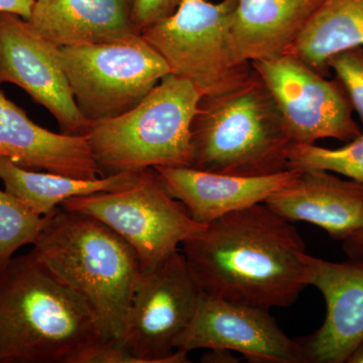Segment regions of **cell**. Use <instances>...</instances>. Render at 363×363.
Returning a JSON list of instances; mask_svg holds the SVG:
<instances>
[{"label": "cell", "mask_w": 363, "mask_h": 363, "mask_svg": "<svg viewBox=\"0 0 363 363\" xmlns=\"http://www.w3.org/2000/svg\"><path fill=\"white\" fill-rule=\"evenodd\" d=\"M182 247L210 297L269 311L294 304L308 286L302 236L264 203L215 219Z\"/></svg>", "instance_id": "1"}, {"label": "cell", "mask_w": 363, "mask_h": 363, "mask_svg": "<svg viewBox=\"0 0 363 363\" xmlns=\"http://www.w3.org/2000/svg\"><path fill=\"white\" fill-rule=\"evenodd\" d=\"M104 341L89 307L32 250L0 272V363H82Z\"/></svg>", "instance_id": "2"}, {"label": "cell", "mask_w": 363, "mask_h": 363, "mask_svg": "<svg viewBox=\"0 0 363 363\" xmlns=\"http://www.w3.org/2000/svg\"><path fill=\"white\" fill-rule=\"evenodd\" d=\"M32 252L96 318L106 340H121L142 274L133 248L101 221L62 206L45 216Z\"/></svg>", "instance_id": "3"}, {"label": "cell", "mask_w": 363, "mask_h": 363, "mask_svg": "<svg viewBox=\"0 0 363 363\" xmlns=\"http://www.w3.org/2000/svg\"><path fill=\"white\" fill-rule=\"evenodd\" d=\"M191 143L192 168L243 177L286 171L292 145L278 105L257 72L236 89L200 98Z\"/></svg>", "instance_id": "4"}, {"label": "cell", "mask_w": 363, "mask_h": 363, "mask_svg": "<svg viewBox=\"0 0 363 363\" xmlns=\"http://www.w3.org/2000/svg\"><path fill=\"white\" fill-rule=\"evenodd\" d=\"M202 95L168 74L138 106L91 124L87 133L102 175L157 167H192L191 124Z\"/></svg>", "instance_id": "5"}, {"label": "cell", "mask_w": 363, "mask_h": 363, "mask_svg": "<svg viewBox=\"0 0 363 363\" xmlns=\"http://www.w3.org/2000/svg\"><path fill=\"white\" fill-rule=\"evenodd\" d=\"M236 0H182L175 13L143 30V39L177 77L202 96H213L245 84L255 74L236 52L231 23Z\"/></svg>", "instance_id": "6"}, {"label": "cell", "mask_w": 363, "mask_h": 363, "mask_svg": "<svg viewBox=\"0 0 363 363\" xmlns=\"http://www.w3.org/2000/svg\"><path fill=\"white\" fill-rule=\"evenodd\" d=\"M74 99L89 123L130 111L171 74L142 35L111 44L60 48Z\"/></svg>", "instance_id": "7"}, {"label": "cell", "mask_w": 363, "mask_h": 363, "mask_svg": "<svg viewBox=\"0 0 363 363\" xmlns=\"http://www.w3.org/2000/svg\"><path fill=\"white\" fill-rule=\"evenodd\" d=\"M61 206L90 215L116 231L135 250L142 272L156 267L205 227L169 194L154 169H143L128 187L71 198Z\"/></svg>", "instance_id": "8"}, {"label": "cell", "mask_w": 363, "mask_h": 363, "mask_svg": "<svg viewBox=\"0 0 363 363\" xmlns=\"http://www.w3.org/2000/svg\"><path fill=\"white\" fill-rule=\"evenodd\" d=\"M202 291L180 250L142 272L119 342L138 363H187L176 342L194 318Z\"/></svg>", "instance_id": "9"}, {"label": "cell", "mask_w": 363, "mask_h": 363, "mask_svg": "<svg viewBox=\"0 0 363 363\" xmlns=\"http://www.w3.org/2000/svg\"><path fill=\"white\" fill-rule=\"evenodd\" d=\"M252 66L278 105L292 143L314 145L324 138L350 142L362 133L337 78L328 80L292 54Z\"/></svg>", "instance_id": "10"}, {"label": "cell", "mask_w": 363, "mask_h": 363, "mask_svg": "<svg viewBox=\"0 0 363 363\" xmlns=\"http://www.w3.org/2000/svg\"><path fill=\"white\" fill-rule=\"evenodd\" d=\"M18 86L58 121L62 133L87 135L91 123L78 109L58 45L28 21L0 13V84Z\"/></svg>", "instance_id": "11"}, {"label": "cell", "mask_w": 363, "mask_h": 363, "mask_svg": "<svg viewBox=\"0 0 363 363\" xmlns=\"http://www.w3.org/2000/svg\"><path fill=\"white\" fill-rule=\"evenodd\" d=\"M176 350H228L255 363L307 362L300 341L289 337L269 310L204 294Z\"/></svg>", "instance_id": "12"}, {"label": "cell", "mask_w": 363, "mask_h": 363, "mask_svg": "<svg viewBox=\"0 0 363 363\" xmlns=\"http://www.w3.org/2000/svg\"><path fill=\"white\" fill-rule=\"evenodd\" d=\"M308 286L320 291L326 303L323 324L301 339L306 362L345 363L363 343V259L329 262L306 257Z\"/></svg>", "instance_id": "13"}, {"label": "cell", "mask_w": 363, "mask_h": 363, "mask_svg": "<svg viewBox=\"0 0 363 363\" xmlns=\"http://www.w3.org/2000/svg\"><path fill=\"white\" fill-rule=\"evenodd\" d=\"M0 159L26 169L77 179L102 177L87 135H69L45 130L28 118L0 90Z\"/></svg>", "instance_id": "14"}, {"label": "cell", "mask_w": 363, "mask_h": 363, "mask_svg": "<svg viewBox=\"0 0 363 363\" xmlns=\"http://www.w3.org/2000/svg\"><path fill=\"white\" fill-rule=\"evenodd\" d=\"M160 181L198 223H208L238 210L264 203L300 175L286 169L274 175L243 177L201 171L192 167H157Z\"/></svg>", "instance_id": "15"}, {"label": "cell", "mask_w": 363, "mask_h": 363, "mask_svg": "<svg viewBox=\"0 0 363 363\" xmlns=\"http://www.w3.org/2000/svg\"><path fill=\"white\" fill-rule=\"evenodd\" d=\"M286 220L321 227L343 241L363 225V184L321 169H305L264 202Z\"/></svg>", "instance_id": "16"}, {"label": "cell", "mask_w": 363, "mask_h": 363, "mask_svg": "<svg viewBox=\"0 0 363 363\" xmlns=\"http://www.w3.org/2000/svg\"><path fill=\"white\" fill-rule=\"evenodd\" d=\"M135 0H35L28 23L59 48L111 44L140 35Z\"/></svg>", "instance_id": "17"}, {"label": "cell", "mask_w": 363, "mask_h": 363, "mask_svg": "<svg viewBox=\"0 0 363 363\" xmlns=\"http://www.w3.org/2000/svg\"><path fill=\"white\" fill-rule=\"evenodd\" d=\"M323 0H236L231 33L242 61L285 55Z\"/></svg>", "instance_id": "18"}, {"label": "cell", "mask_w": 363, "mask_h": 363, "mask_svg": "<svg viewBox=\"0 0 363 363\" xmlns=\"http://www.w3.org/2000/svg\"><path fill=\"white\" fill-rule=\"evenodd\" d=\"M140 172H125L86 180L21 168L6 159H0V180L4 190L25 203L33 212L47 216L71 198L111 192L133 185Z\"/></svg>", "instance_id": "19"}, {"label": "cell", "mask_w": 363, "mask_h": 363, "mask_svg": "<svg viewBox=\"0 0 363 363\" xmlns=\"http://www.w3.org/2000/svg\"><path fill=\"white\" fill-rule=\"evenodd\" d=\"M354 47H363V0H323L286 54L328 77L331 57Z\"/></svg>", "instance_id": "20"}, {"label": "cell", "mask_w": 363, "mask_h": 363, "mask_svg": "<svg viewBox=\"0 0 363 363\" xmlns=\"http://www.w3.org/2000/svg\"><path fill=\"white\" fill-rule=\"evenodd\" d=\"M289 169H321L363 184V131L338 149L292 143L286 152Z\"/></svg>", "instance_id": "21"}, {"label": "cell", "mask_w": 363, "mask_h": 363, "mask_svg": "<svg viewBox=\"0 0 363 363\" xmlns=\"http://www.w3.org/2000/svg\"><path fill=\"white\" fill-rule=\"evenodd\" d=\"M44 223L45 216L33 212L16 196L0 190V272L21 247L33 245Z\"/></svg>", "instance_id": "22"}, {"label": "cell", "mask_w": 363, "mask_h": 363, "mask_svg": "<svg viewBox=\"0 0 363 363\" xmlns=\"http://www.w3.org/2000/svg\"><path fill=\"white\" fill-rule=\"evenodd\" d=\"M350 97L353 109L357 112L363 128V47H354L339 52L328 62Z\"/></svg>", "instance_id": "23"}, {"label": "cell", "mask_w": 363, "mask_h": 363, "mask_svg": "<svg viewBox=\"0 0 363 363\" xmlns=\"http://www.w3.org/2000/svg\"><path fill=\"white\" fill-rule=\"evenodd\" d=\"M182 0H135L133 21L136 30H143L175 13Z\"/></svg>", "instance_id": "24"}, {"label": "cell", "mask_w": 363, "mask_h": 363, "mask_svg": "<svg viewBox=\"0 0 363 363\" xmlns=\"http://www.w3.org/2000/svg\"><path fill=\"white\" fill-rule=\"evenodd\" d=\"M35 0H0V13L16 14L28 21Z\"/></svg>", "instance_id": "25"}, {"label": "cell", "mask_w": 363, "mask_h": 363, "mask_svg": "<svg viewBox=\"0 0 363 363\" xmlns=\"http://www.w3.org/2000/svg\"><path fill=\"white\" fill-rule=\"evenodd\" d=\"M344 252L351 259H363V225L342 241Z\"/></svg>", "instance_id": "26"}, {"label": "cell", "mask_w": 363, "mask_h": 363, "mask_svg": "<svg viewBox=\"0 0 363 363\" xmlns=\"http://www.w3.org/2000/svg\"><path fill=\"white\" fill-rule=\"evenodd\" d=\"M238 358L234 357L233 352L224 350H209L202 357L203 362H236Z\"/></svg>", "instance_id": "27"}, {"label": "cell", "mask_w": 363, "mask_h": 363, "mask_svg": "<svg viewBox=\"0 0 363 363\" xmlns=\"http://www.w3.org/2000/svg\"><path fill=\"white\" fill-rule=\"evenodd\" d=\"M347 363H363V343L353 351L352 354L348 358Z\"/></svg>", "instance_id": "28"}]
</instances>
